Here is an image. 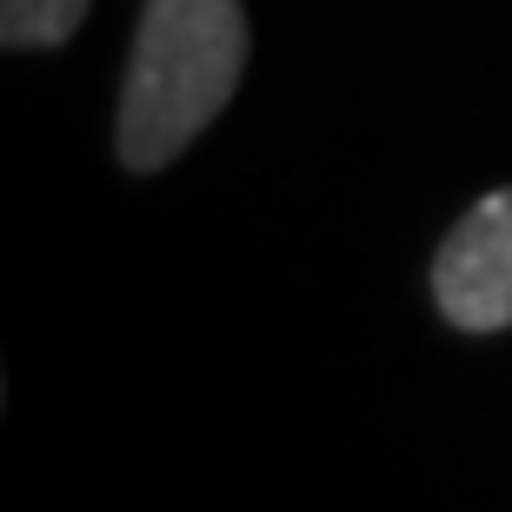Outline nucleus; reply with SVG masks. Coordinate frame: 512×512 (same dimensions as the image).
<instances>
[{"label": "nucleus", "instance_id": "7ed1b4c3", "mask_svg": "<svg viewBox=\"0 0 512 512\" xmlns=\"http://www.w3.org/2000/svg\"><path fill=\"white\" fill-rule=\"evenodd\" d=\"M94 0H0V47H60V40L80 34V20H87Z\"/></svg>", "mask_w": 512, "mask_h": 512}, {"label": "nucleus", "instance_id": "f03ea898", "mask_svg": "<svg viewBox=\"0 0 512 512\" xmlns=\"http://www.w3.org/2000/svg\"><path fill=\"white\" fill-rule=\"evenodd\" d=\"M433 306L453 333L512 326V187L479 193L433 253Z\"/></svg>", "mask_w": 512, "mask_h": 512}, {"label": "nucleus", "instance_id": "f257e3e1", "mask_svg": "<svg viewBox=\"0 0 512 512\" xmlns=\"http://www.w3.org/2000/svg\"><path fill=\"white\" fill-rule=\"evenodd\" d=\"M253 54L240 0H140L133 54L114 107V153L127 173H160L227 114Z\"/></svg>", "mask_w": 512, "mask_h": 512}]
</instances>
